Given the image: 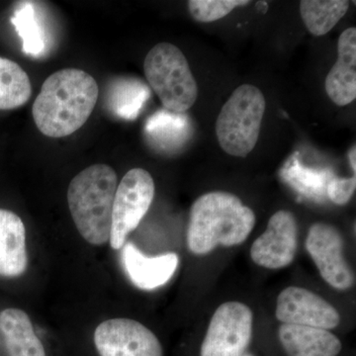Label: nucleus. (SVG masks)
<instances>
[{"mask_svg":"<svg viewBox=\"0 0 356 356\" xmlns=\"http://www.w3.org/2000/svg\"><path fill=\"white\" fill-rule=\"evenodd\" d=\"M136 88L137 86L135 83L129 81H120L112 86L110 105L119 116L131 118L139 108L137 102L130 99L132 98L136 100Z\"/></svg>","mask_w":356,"mask_h":356,"instance_id":"nucleus-21","label":"nucleus"},{"mask_svg":"<svg viewBox=\"0 0 356 356\" xmlns=\"http://www.w3.org/2000/svg\"><path fill=\"white\" fill-rule=\"evenodd\" d=\"M356 189V177L334 178L327 186V195L332 202L343 206L350 202Z\"/></svg>","mask_w":356,"mask_h":356,"instance_id":"nucleus-22","label":"nucleus"},{"mask_svg":"<svg viewBox=\"0 0 356 356\" xmlns=\"http://www.w3.org/2000/svg\"><path fill=\"white\" fill-rule=\"evenodd\" d=\"M325 91L337 106H346L356 98V29L348 28L337 43V60L325 77Z\"/></svg>","mask_w":356,"mask_h":356,"instance_id":"nucleus-13","label":"nucleus"},{"mask_svg":"<svg viewBox=\"0 0 356 356\" xmlns=\"http://www.w3.org/2000/svg\"><path fill=\"white\" fill-rule=\"evenodd\" d=\"M248 0H189V13L194 20L210 23L222 19L238 7L247 6Z\"/></svg>","mask_w":356,"mask_h":356,"instance_id":"nucleus-20","label":"nucleus"},{"mask_svg":"<svg viewBox=\"0 0 356 356\" xmlns=\"http://www.w3.org/2000/svg\"><path fill=\"white\" fill-rule=\"evenodd\" d=\"M343 238L339 229L325 222L312 225L306 248L323 280L334 289L348 290L355 275L343 255Z\"/></svg>","mask_w":356,"mask_h":356,"instance_id":"nucleus-9","label":"nucleus"},{"mask_svg":"<svg viewBox=\"0 0 356 356\" xmlns=\"http://www.w3.org/2000/svg\"><path fill=\"white\" fill-rule=\"evenodd\" d=\"M154 182L149 172L133 168L122 178L115 193L110 245L121 250L127 236L146 216L154 197Z\"/></svg>","mask_w":356,"mask_h":356,"instance_id":"nucleus-6","label":"nucleus"},{"mask_svg":"<svg viewBox=\"0 0 356 356\" xmlns=\"http://www.w3.org/2000/svg\"><path fill=\"white\" fill-rule=\"evenodd\" d=\"M254 211L235 194L213 191L192 204L187 229V247L204 255L218 245L234 247L247 240L255 225Z\"/></svg>","mask_w":356,"mask_h":356,"instance_id":"nucleus-2","label":"nucleus"},{"mask_svg":"<svg viewBox=\"0 0 356 356\" xmlns=\"http://www.w3.org/2000/svg\"><path fill=\"white\" fill-rule=\"evenodd\" d=\"M276 318L282 324L332 330L341 322L339 312L324 298L305 288L291 286L281 291Z\"/></svg>","mask_w":356,"mask_h":356,"instance_id":"nucleus-11","label":"nucleus"},{"mask_svg":"<svg viewBox=\"0 0 356 356\" xmlns=\"http://www.w3.org/2000/svg\"><path fill=\"white\" fill-rule=\"evenodd\" d=\"M32 95L29 76L17 63L0 57V110L19 108Z\"/></svg>","mask_w":356,"mask_h":356,"instance_id":"nucleus-18","label":"nucleus"},{"mask_svg":"<svg viewBox=\"0 0 356 356\" xmlns=\"http://www.w3.org/2000/svg\"><path fill=\"white\" fill-rule=\"evenodd\" d=\"M118 178L111 166L97 163L76 175L67 189V203L77 231L88 243L109 242Z\"/></svg>","mask_w":356,"mask_h":356,"instance_id":"nucleus-3","label":"nucleus"},{"mask_svg":"<svg viewBox=\"0 0 356 356\" xmlns=\"http://www.w3.org/2000/svg\"><path fill=\"white\" fill-rule=\"evenodd\" d=\"M100 356H163V348L151 330L131 318H111L95 332Z\"/></svg>","mask_w":356,"mask_h":356,"instance_id":"nucleus-8","label":"nucleus"},{"mask_svg":"<svg viewBox=\"0 0 356 356\" xmlns=\"http://www.w3.org/2000/svg\"><path fill=\"white\" fill-rule=\"evenodd\" d=\"M254 315L241 302H227L215 311L200 356H243L252 339Z\"/></svg>","mask_w":356,"mask_h":356,"instance_id":"nucleus-7","label":"nucleus"},{"mask_svg":"<svg viewBox=\"0 0 356 356\" xmlns=\"http://www.w3.org/2000/svg\"><path fill=\"white\" fill-rule=\"evenodd\" d=\"M243 356H254L252 355H250V353H245Z\"/></svg>","mask_w":356,"mask_h":356,"instance_id":"nucleus-24","label":"nucleus"},{"mask_svg":"<svg viewBox=\"0 0 356 356\" xmlns=\"http://www.w3.org/2000/svg\"><path fill=\"white\" fill-rule=\"evenodd\" d=\"M11 23L22 39L23 51L33 57L41 55L44 49V30L37 19L32 4L21 3L14 13Z\"/></svg>","mask_w":356,"mask_h":356,"instance_id":"nucleus-19","label":"nucleus"},{"mask_svg":"<svg viewBox=\"0 0 356 356\" xmlns=\"http://www.w3.org/2000/svg\"><path fill=\"white\" fill-rule=\"evenodd\" d=\"M278 334L289 356H337L343 348L339 337L318 327L282 324Z\"/></svg>","mask_w":356,"mask_h":356,"instance_id":"nucleus-15","label":"nucleus"},{"mask_svg":"<svg viewBox=\"0 0 356 356\" xmlns=\"http://www.w3.org/2000/svg\"><path fill=\"white\" fill-rule=\"evenodd\" d=\"M348 0H302L300 13L308 31L313 36L327 34L350 8Z\"/></svg>","mask_w":356,"mask_h":356,"instance_id":"nucleus-17","label":"nucleus"},{"mask_svg":"<svg viewBox=\"0 0 356 356\" xmlns=\"http://www.w3.org/2000/svg\"><path fill=\"white\" fill-rule=\"evenodd\" d=\"M145 76L168 111L186 112L195 104L198 86L184 54L170 43H159L147 53Z\"/></svg>","mask_w":356,"mask_h":356,"instance_id":"nucleus-5","label":"nucleus"},{"mask_svg":"<svg viewBox=\"0 0 356 356\" xmlns=\"http://www.w3.org/2000/svg\"><path fill=\"white\" fill-rule=\"evenodd\" d=\"M122 264L136 287L152 291L172 280L177 270L179 257L175 252L147 257L132 243H127L122 248Z\"/></svg>","mask_w":356,"mask_h":356,"instance_id":"nucleus-12","label":"nucleus"},{"mask_svg":"<svg viewBox=\"0 0 356 356\" xmlns=\"http://www.w3.org/2000/svg\"><path fill=\"white\" fill-rule=\"evenodd\" d=\"M0 332L9 356H46L43 344L24 311L14 308L2 311Z\"/></svg>","mask_w":356,"mask_h":356,"instance_id":"nucleus-16","label":"nucleus"},{"mask_svg":"<svg viewBox=\"0 0 356 356\" xmlns=\"http://www.w3.org/2000/svg\"><path fill=\"white\" fill-rule=\"evenodd\" d=\"M348 161H350V168L353 170V173H356V147L355 145H353L350 147V152H348Z\"/></svg>","mask_w":356,"mask_h":356,"instance_id":"nucleus-23","label":"nucleus"},{"mask_svg":"<svg viewBox=\"0 0 356 356\" xmlns=\"http://www.w3.org/2000/svg\"><path fill=\"white\" fill-rule=\"evenodd\" d=\"M266 102L261 89L242 84L233 91L218 115L216 135L225 153L245 158L259 140Z\"/></svg>","mask_w":356,"mask_h":356,"instance_id":"nucleus-4","label":"nucleus"},{"mask_svg":"<svg viewBox=\"0 0 356 356\" xmlns=\"http://www.w3.org/2000/svg\"><path fill=\"white\" fill-rule=\"evenodd\" d=\"M298 248V225L293 213L277 211L269 219L266 232L250 248L257 266L268 269L284 268L291 264Z\"/></svg>","mask_w":356,"mask_h":356,"instance_id":"nucleus-10","label":"nucleus"},{"mask_svg":"<svg viewBox=\"0 0 356 356\" xmlns=\"http://www.w3.org/2000/svg\"><path fill=\"white\" fill-rule=\"evenodd\" d=\"M97 83L79 69H64L51 74L42 86L32 107L40 132L49 138L67 137L79 130L95 108Z\"/></svg>","mask_w":356,"mask_h":356,"instance_id":"nucleus-1","label":"nucleus"},{"mask_svg":"<svg viewBox=\"0 0 356 356\" xmlns=\"http://www.w3.org/2000/svg\"><path fill=\"white\" fill-rule=\"evenodd\" d=\"M27 266L24 222L13 211L0 209V276L18 277Z\"/></svg>","mask_w":356,"mask_h":356,"instance_id":"nucleus-14","label":"nucleus"}]
</instances>
